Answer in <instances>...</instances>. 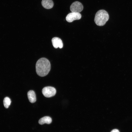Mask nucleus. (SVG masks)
<instances>
[{
  "mask_svg": "<svg viewBox=\"0 0 132 132\" xmlns=\"http://www.w3.org/2000/svg\"><path fill=\"white\" fill-rule=\"evenodd\" d=\"M51 65L49 60L45 58H42L37 62L36 70L39 76L43 77L47 75L50 70Z\"/></svg>",
  "mask_w": 132,
  "mask_h": 132,
  "instance_id": "f257e3e1",
  "label": "nucleus"
},
{
  "mask_svg": "<svg viewBox=\"0 0 132 132\" xmlns=\"http://www.w3.org/2000/svg\"><path fill=\"white\" fill-rule=\"evenodd\" d=\"M109 18L107 12L103 10H100L96 13L94 18V22L97 25H104Z\"/></svg>",
  "mask_w": 132,
  "mask_h": 132,
  "instance_id": "f03ea898",
  "label": "nucleus"
},
{
  "mask_svg": "<svg viewBox=\"0 0 132 132\" xmlns=\"http://www.w3.org/2000/svg\"><path fill=\"white\" fill-rule=\"evenodd\" d=\"M42 92L44 97L50 98L53 97L55 95L56 90L54 87L48 86L42 89Z\"/></svg>",
  "mask_w": 132,
  "mask_h": 132,
  "instance_id": "7ed1b4c3",
  "label": "nucleus"
},
{
  "mask_svg": "<svg viewBox=\"0 0 132 132\" xmlns=\"http://www.w3.org/2000/svg\"><path fill=\"white\" fill-rule=\"evenodd\" d=\"M83 8L82 4L80 2L76 1L72 3L70 7V9L72 12L79 13Z\"/></svg>",
  "mask_w": 132,
  "mask_h": 132,
  "instance_id": "20e7f679",
  "label": "nucleus"
},
{
  "mask_svg": "<svg viewBox=\"0 0 132 132\" xmlns=\"http://www.w3.org/2000/svg\"><path fill=\"white\" fill-rule=\"evenodd\" d=\"M81 17V14L79 13L72 12L67 15L66 20L67 22H71L74 20L80 19Z\"/></svg>",
  "mask_w": 132,
  "mask_h": 132,
  "instance_id": "39448f33",
  "label": "nucleus"
},
{
  "mask_svg": "<svg viewBox=\"0 0 132 132\" xmlns=\"http://www.w3.org/2000/svg\"><path fill=\"white\" fill-rule=\"evenodd\" d=\"M52 42L53 47L55 48L59 47L62 48L63 46V44L61 40L58 37H54L52 39Z\"/></svg>",
  "mask_w": 132,
  "mask_h": 132,
  "instance_id": "423d86ee",
  "label": "nucleus"
},
{
  "mask_svg": "<svg viewBox=\"0 0 132 132\" xmlns=\"http://www.w3.org/2000/svg\"><path fill=\"white\" fill-rule=\"evenodd\" d=\"M41 3L43 6L47 9H51L54 6L52 0H42Z\"/></svg>",
  "mask_w": 132,
  "mask_h": 132,
  "instance_id": "0eeeda50",
  "label": "nucleus"
},
{
  "mask_svg": "<svg viewBox=\"0 0 132 132\" xmlns=\"http://www.w3.org/2000/svg\"><path fill=\"white\" fill-rule=\"evenodd\" d=\"M28 99L31 103H34L36 101V95L34 92L32 90L29 91L27 94Z\"/></svg>",
  "mask_w": 132,
  "mask_h": 132,
  "instance_id": "6e6552de",
  "label": "nucleus"
},
{
  "mask_svg": "<svg viewBox=\"0 0 132 132\" xmlns=\"http://www.w3.org/2000/svg\"><path fill=\"white\" fill-rule=\"evenodd\" d=\"M51 118L49 116H46L41 118L39 121V123L41 125H43L45 123L50 124L52 122Z\"/></svg>",
  "mask_w": 132,
  "mask_h": 132,
  "instance_id": "1a4fd4ad",
  "label": "nucleus"
},
{
  "mask_svg": "<svg viewBox=\"0 0 132 132\" xmlns=\"http://www.w3.org/2000/svg\"><path fill=\"white\" fill-rule=\"evenodd\" d=\"M3 103L5 107L6 108H8L11 104V100L9 98L6 97L4 98Z\"/></svg>",
  "mask_w": 132,
  "mask_h": 132,
  "instance_id": "9d476101",
  "label": "nucleus"
},
{
  "mask_svg": "<svg viewBox=\"0 0 132 132\" xmlns=\"http://www.w3.org/2000/svg\"><path fill=\"white\" fill-rule=\"evenodd\" d=\"M110 132H120L117 129H114L112 130Z\"/></svg>",
  "mask_w": 132,
  "mask_h": 132,
  "instance_id": "9b49d317",
  "label": "nucleus"
}]
</instances>
